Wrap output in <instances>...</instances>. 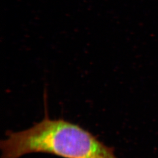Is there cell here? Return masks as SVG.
Here are the masks:
<instances>
[{
    "label": "cell",
    "mask_w": 158,
    "mask_h": 158,
    "mask_svg": "<svg viewBox=\"0 0 158 158\" xmlns=\"http://www.w3.org/2000/svg\"><path fill=\"white\" fill-rule=\"evenodd\" d=\"M1 158L35 153L63 158H118L111 147L80 125L46 116L27 130L9 131L1 141Z\"/></svg>",
    "instance_id": "1"
}]
</instances>
